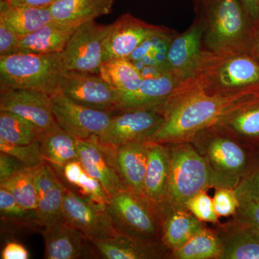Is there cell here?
Returning a JSON list of instances; mask_svg holds the SVG:
<instances>
[{
	"instance_id": "21",
	"label": "cell",
	"mask_w": 259,
	"mask_h": 259,
	"mask_svg": "<svg viewBox=\"0 0 259 259\" xmlns=\"http://www.w3.org/2000/svg\"><path fill=\"white\" fill-rule=\"evenodd\" d=\"M116 163L127 188L139 195L144 194L147 163L146 142L130 143L115 148Z\"/></svg>"
},
{
	"instance_id": "18",
	"label": "cell",
	"mask_w": 259,
	"mask_h": 259,
	"mask_svg": "<svg viewBox=\"0 0 259 259\" xmlns=\"http://www.w3.org/2000/svg\"><path fill=\"white\" fill-rule=\"evenodd\" d=\"M182 81L183 80L171 72L144 79L142 85L136 91L120 95L115 113L137 109L159 110Z\"/></svg>"
},
{
	"instance_id": "25",
	"label": "cell",
	"mask_w": 259,
	"mask_h": 259,
	"mask_svg": "<svg viewBox=\"0 0 259 259\" xmlns=\"http://www.w3.org/2000/svg\"><path fill=\"white\" fill-rule=\"evenodd\" d=\"M113 4L114 0H59L49 9L58 23L77 26L109 14Z\"/></svg>"
},
{
	"instance_id": "44",
	"label": "cell",
	"mask_w": 259,
	"mask_h": 259,
	"mask_svg": "<svg viewBox=\"0 0 259 259\" xmlns=\"http://www.w3.org/2000/svg\"><path fill=\"white\" fill-rule=\"evenodd\" d=\"M30 254L28 249L16 241H9L2 250V259H28Z\"/></svg>"
},
{
	"instance_id": "4",
	"label": "cell",
	"mask_w": 259,
	"mask_h": 259,
	"mask_svg": "<svg viewBox=\"0 0 259 259\" xmlns=\"http://www.w3.org/2000/svg\"><path fill=\"white\" fill-rule=\"evenodd\" d=\"M171 146L169 148V177L163 204L185 207L191 198L205 192L209 187L229 188L212 169L203 155L192 145L180 142Z\"/></svg>"
},
{
	"instance_id": "20",
	"label": "cell",
	"mask_w": 259,
	"mask_h": 259,
	"mask_svg": "<svg viewBox=\"0 0 259 259\" xmlns=\"http://www.w3.org/2000/svg\"><path fill=\"white\" fill-rule=\"evenodd\" d=\"M44 258L74 259L82 253L87 239L81 232L66 221L44 227Z\"/></svg>"
},
{
	"instance_id": "27",
	"label": "cell",
	"mask_w": 259,
	"mask_h": 259,
	"mask_svg": "<svg viewBox=\"0 0 259 259\" xmlns=\"http://www.w3.org/2000/svg\"><path fill=\"white\" fill-rule=\"evenodd\" d=\"M161 217V231L165 244L174 250L185 244L197 232L203 228L202 221L192 214L186 211L185 207H171Z\"/></svg>"
},
{
	"instance_id": "19",
	"label": "cell",
	"mask_w": 259,
	"mask_h": 259,
	"mask_svg": "<svg viewBox=\"0 0 259 259\" xmlns=\"http://www.w3.org/2000/svg\"><path fill=\"white\" fill-rule=\"evenodd\" d=\"M147 163L144 194L153 203L161 205L166 199L170 171L169 148L165 144L146 141Z\"/></svg>"
},
{
	"instance_id": "29",
	"label": "cell",
	"mask_w": 259,
	"mask_h": 259,
	"mask_svg": "<svg viewBox=\"0 0 259 259\" xmlns=\"http://www.w3.org/2000/svg\"><path fill=\"white\" fill-rule=\"evenodd\" d=\"M216 125L250 146H258L259 97L227 115Z\"/></svg>"
},
{
	"instance_id": "43",
	"label": "cell",
	"mask_w": 259,
	"mask_h": 259,
	"mask_svg": "<svg viewBox=\"0 0 259 259\" xmlns=\"http://www.w3.org/2000/svg\"><path fill=\"white\" fill-rule=\"evenodd\" d=\"M243 180L247 187L259 197V146L255 148L251 166L248 175Z\"/></svg>"
},
{
	"instance_id": "46",
	"label": "cell",
	"mask_w": 259,
	"mask_h": 259,
	"mask_svg": "<svg viewBox=\"0 0 259 259\" xmlns=\"http://www.w3.org/2000/svg\"><path fill=\"white\" fill-rule=\"evenodd\" d=\"M253 24L259 21V0H240Z\"/></svg>"
},
{
	"instance_id": "14",
	"label": "cell",
	"mask_w": 259,
	"mask_h": 259,
	"mask_svg": "<svg viewBox=\"0 0 259 259\" xmlns=\"http://www.w3.org/2000/svg\"><path fill=\"white\" fill-rule=\"evenodd\" d=\"M0 110L20 115L42 131L57 124L53 112L51 96L37 90L0 88Z\"/></svg>"
},
{
	"instance_id": "45",
	"label": "cell",
	"mask_w": 259,
	"mask_h": 259,
	"mask_svg": "<svg viewBox=\"0 0 259 259\" xmlns=\"http://www.w3.org/2000/svg\"><path fill=\"white\" fill-rule=\"evenodd\" d=\"M10 4L18 6H28L32 8L49 9L59 0H5Z\"/></svg>"
},
{
	"instance_id": "24",
	"label": "cell",
	"mask_w": 259,
	"mask_h": 259,
	"mask_svg": "<svg viewBox=\"0 0 259 259\" xmlns=\"http://www.w3.org/2000/svg\"><path fill=\"white\" fill-rule=\"evenodd\" d=\"M54 168L61 182L69 190L83 198L107 207L110 202V194L107 193L100 181L84 171L79 159L73 160L62 167Z\"/></svg>"
},
{
	"instance_id": "36",
	"label": "cell",
	"mask_w": 259,
	"mask_h": 259,
	"mask_svg": "<svg viewBox=\"0 0 259 259\" xmlns=\"http://www.w3.org/2000/svg\"><path fill=\"white\" fill-rule=\"evenodd\" d=\"M238 207L236 222L241 223L253 230L259 235V197L253 193L242 180L236 189Z\"/></svg>"
},
{
	"instance_id": "38",
	"label": "cell",
	"mask_w": 259,
	"mask_h": 259,
	"mask_svg": "<svg viewBox=\"0 0 259 259\" xmlns=\"http://www.w3.org/2000/svg\"><path fill=\"white\" fill-rule=\"evenodd\" d=\"M0 212L2 218L32 221L37 224L36 211L25 209L15 200L9 191L0 187Z\"/></svg>"
},
{
	"instance_id": "15",
	"label": "cell",
	"mask_w": 259,
	"mask_h": 259,
	"mask_svg": "<svg viewBox=\"0 0 259 259\" xmlns=\"http://www.w3.org/2000/svg\"><path fill=\"white\" fill-rule=\"evenodd\" d=\"M161 25H154L127 13L111 24L103 44L104 62L112 59H127L133 52Z\"/></svg>"
},
{
	"instance_id": "37",
	"label": "cell",
	"mask_w": 259,
	"mask_h": 259,
	"mask_svg": "<svg viewBox=\"0 0 259 259\" xmlns=\"http://www.w3.org/2000/svg\"><path fill=\"white\" fill-rule=\"evenodd\" d=\"M0 151L18 158L26 166H37L46 161L39 141L28 145H17L0 139Z\"/></svg>"
},
{
	"instance_id": "34",
	"label": "cell",
	"mask_w": 259,
	"mask_h": 259,
	"mask_svg": "<svg viewBox=\"0 0 259 259\" xmlns=\"http://www.w3.org/2000/svg\"><path fill=\"white\" fill-rule=\"evenodd\" d=\"M40 165L25 167L8 180L0 182V187L9 191L20 205L30 210L36 211L37 209L35 177Z\"/></svg>"
},
{
	"instance_id": "22",
	"label": "cell",
	"mask_w": 259,
	"mask_h": 259,
	"mask_svg": "<svg viewBox=\"0 0 259 259\" xmlns=\"http://www.w3.org/2000/svg\"><path fill=\"white\" fill-rule=\"evenodd\" d=\"M91 242L104 258L151 259L163 255L158 243L140 241L120 233L111 238Z\"/></svg>"
},
{
	"instance_id": "30",
	"label": "cell",
	"mask_w": 259,
	"mask_h": 259,
	"mask_svg": "<svg viewBox=\"0 0 259 259\" xmlns=\"http://www.w3.org/2000/svg\"><path fill=\"white\" fill-rule=\"evenodd\" d=\"M100 74L119 95L134 93L144 80L137 68L125 59L105 61L100 68Z\"/></svg>"
},
{
	"instance_id": "6",
	"label": "cell",
	"mask_w": 259,
	"mask_h": 259,
	"mask_svg": "<svg viewBox=\"0 0 259 259\" xmlns=\"http://www.w3.org/2000/svg\"><path fill=\"white\" fill-rule=\"evenodd\" d=\"M107 212L117 232L148 243H158L161 228V206L129 190L110 197Z\"/></svg>"
},
{
	"instance_id": "35",
	"label": "cell",
	"mask_w": 259,
	"mask_h": 259,
	"mask_svg": "<svg viewBox=\"0 0 259 259\" xmlns=\"http://www.w3.org/2000/svg\"><path fill=\"white\" fill-rule=\"evenodd\" d=\"M66 187L61 180L37 200V225L46 227L65 221L63 202Z\"/></svg>"
},
{
	"instance_id": "31",
	"label": "cell",
	"mask_w": 259,
	"mask_h": 259,
	"mask_svg": "<svg viewBox=\"0 0 259 259\" xmlns=\"http://www.w3.org/2000/svg\"><path fill=\"white\" fill-rule=\"evenodd\" d=\"M221 241L220 258L259 259V235L244 225L236 222V231Z\"/></svg>"
},
{
	"instance_id": "48",
	"label": "cell",
	"mask_w": 259,
	"mask_h": 259,
	"mask_svg": "<svg viewBox=\"0 0 259 259\" xmlns=\"http://www.w3.org/2000/svg\"><path fill=\"white\" fill-rule=\"evenodd\" d=\"M259 22V21H258Z\"/></svg>"
},
{
	"instance_id": "7",
	"label": "cell",
	"mask_w": 259,
	"mask_h": 259,
	"mask_svg": "<svg viewBox=\"0 0 259 259\" xmlns=\"http://www.w3.org/2000/svg\"><path fill=\"white\" fill-rule=\"evenodd\" d=\"M195 137L206 146L204 157L229 188L238 186L248 175L255 148L249 152L218 125L203 130Z\"/></svg>"
},
{
	"instance_id": "3",
	"label": "cell",
	"mask_w": 259,
	"mask_h": 259,
	"mask_svg": "<svg viewBox=\"0 0 259 259\" xmlns=\"http://www.w3.org/2000/svg\"><path fill=\"white\" fill-rule=\"evenodd\" d=\"M193 78L209 95L259 93V61L248 52H202Z\"/></svg>"
},
{
	"instance_id": "10",
	"label": "cell",
	"mask_w": 259,
	"mask_h": 259,
	"mask_svg": "<svg viewBox=\"0 0 259 259\" xmlns=\"http://www.w3.org/2000/svg\"><path fill=\"white\" fill-rule=\"evenodd\" d=\"M63 214L65 221L81 232L88 241L106 239L119 233L106 207L83 198L66 187Z\"/></svg>"
},
{
	"instance_id": "2",
	"label": "cell",
	"mask_w": 259,
	"mask_h": 259,
	"mask_svg": "<svg viewBox=\"0 0 259 259\" xmlns=\"http://www.w3.org/2000/svg\"><path fill=\"white\" fill-rule=\"evenodd\" d=\"M203 51L248 52L253 24L240 0H194Z\"/></svg>"
},
{
	"instance_id": "33",
	"label": "cell",
	"mask_w": 259,
	"mask_h": 259,
	"mask_svg": "<svg viewBox=\"0 0 259 259\" xmlns=\"http://www.w3.org/2000/svg\"><path fill=\"white\" fill-rule=\"evenodd\" d=\"M42 131L31 122L11 112L0 110V139L28 145L40 139Z\"/></svg>"
},
{
	"instance_id": "32",
	"label": "cell",
	"mask_w": 259,
	"mask_h": 259,
	"mask_svg": "<svg viewBox=\"0 0 259 259\" xmlns=\"http://www.w3.org/2000/svg\"><path fill=\"white\" fill-rule=\"evenodd\" d=\"M222 251L221 238L203 228L185 244L174 250V255L179 259L220 258Z\"/></svg>"
},
{
	"instance_id": "8",
	"label": "cell",
	"mask_w": 259,
	"mask_h": 259,
	"mask_svg": "<svg viewBox=\"0 0 259 259\" xmlns=\"http://www.w3.org/2000/svg\"><path fill=\"white\" fill-rule=\"evenodd\" d=\"M111 28L95 20L79 24L61 53L68 71L100 74L104 62L103 44Z\"/></svg>"
},
{
	"instance_id": "41",
	"label": "cell",
	"mask_w": 259,
	"mask_h": 259,
	"mask_svg": "<svg viewBox=\"0 0 259 259\" xmlns=\"http://www.w3.org/2000/svg\"><path fill=\"white\" fill-rule=\"evenodd\" d=\"M21 36L0 23V56L20 54Z\"/></svg>"
},
{
	"instance_id": "16",
	"label": "cell",
	"mask_w": 259,
	"mask_h": 259,
	"mask_svg": "<svg viewBox=\"0 0 259 259\" xmlns=\"http://www.w3.org/2000/svg\"><path fill=\"white\" fill-rule=\"evenodd\" d=\"M202 25L194 19L190 28L174 35L168 51V69L183 81L193 77L203 52Z\"/></svg>"
},
{
	"instance_id": "17",
	"label": "cell",
	"mask_w": 259,
	"mask_h": 259,
	"mask_svg": "<svg viewBox=\"0 0 259 259\" xmlns=\"http://www.w3.org/2000/svg\"><path fill=\"white\" fill-rule=\"evenodd\" d=\"M177 32L163 26L147 37L126 60L137 68L144 79L170 72L167 56L170 42Z\"/></svg>"
},
{
	"instance_id": "9",
	"label": "cell",
	"mask_w": 259,
	"mask_h": 259,
	"mask_svg": "<svg viewBox=\"0 0 259 259\" xmlns=\"http://www.w3.org/2000/svg\"><path fill=\"white\" fill-rule=\"evenodd\" d=\"M156 108L137 109L113 114L106 128L97 136L101 144L117 148L134 142H146L164 122Z\"/></svg>"
},
{
	"instance_id": "23",
	"label": "cell",
	"mask_w": 259,
	"mask_h": 259,
	"mask_svg": "<svg viewBox=\"0 0 259 259\" xmlns=\"http://www.w3.org/2000/svg\"><path fill=\"white\" fill-rule=\"evenodd\" d=\"M55 20L47 23L36 31L21 37L20 53L48 54L61 53L76 30Z\"/></svg>"
},
{
	"instance_id": "47",
	"label": "cell",
	"mask_w": 259,
	"mask_h": 259,
	"mask_svg": "<svg viewBox=\"0 0 259 259\" xmlns=\"http://www.w3.org/2000/svg\"><path fill=\"white\" fill-rule=\"evenodd\" d=\"M248 53L259 61V22L253 25Z\"/></svg>"
},
{
	"instance_id": "42",
	"label": "cell",
	"mask_w": 259,
	"mask_h": 259,
	"mask_svg": "<svg viewBox=\"0 0 259 259\" xmlns=\"http://www.w3.org/2000/svg\"><path fill=\"white\" fill-rule=\"evenodd\" d=\"M25 167L26 166L18 158L5 153H0V182L8 180Z\"/></svg>"
},
{
	"instance_id": "40",
	"label": "cell",
	"mask_w": 259,
	"mask_h": 259,
	"mask_svg": "<svg viewBox=\"0 0 259 259\" xmlns=\"http://www.w3.org/2000/svg\"><path fill=\"white\" fill-rule=\"evenodd\" d=\"M212 199L218 216L227 217L236 214L239 203L235 190L226 187L218 188Z\"/></svg>"
},
{
	"instance_id": "13",
	"label": "cell",
	"mask_w": 259,
	"mask_h": 259,
	"mask_svg": "<svg viewBox=\"0 0 259 259\" xmlns=\"http://www.w3.org/2000/svg\"><path fill=\"white\" fill-rule=\"evenodd\" d=\"M79 161L84 171L100 181L110 197L128 190L121 178L115 158V148L101 144L97 136L78 140Z\"/></svg>"
},
{
	"instance_id": "11",
	"label": "cell",
	"mask_w": 259,
	"mask_h": 259,
	"mask_svg": "<svg viewBox=\"0 0 259 259\" xmlns=\"http://www.w3.org/2000/svg\"><path fill=\"white\" fill-rule=\"evenodd\" d=\"M65 96L82 106L115 113L118 92L112 88L100 74L67 71L60 85Z\"/></svg>"
},
{
	"instance_id": "39",
	"label": "cell",
	"mask_w": 259,
	"mask_h": 259,
	"mask_svg": "<svg viewBox=\"0 0 259 259\" xmlns=\"http://www.w3.org/2000/svg\"><path fill=\"white\" fill-rule=\"evenodd\" d=\"M185 208L202 222L218 221V215L214 209L213 199L205 192H201L191 198L186 204Z\"/></svg>"
},
{
	"instance_id": "12",
	"label": "cell",
	"mask_w": 259,
	"mask_h": 259,
	"mask_svg": "<svg viewBox=\"0 0 259 259\" xmlns=\"http://www.w3.org/2000/svg\"><path fill=\"white\" fill-rule=\"evenodd\" d=\"M56 123L78 140L98 136L111 120L112 114L82 106L65 96L60 90L51 96Z\"/></svg>"
},
{
	"instance_id": "5",
	"label": "cell",
	"mask_w": 259,
	"mask_h": 259,
	"mask_svg": "<svg viewBox=\"0 0 259 259\" xmlns=\"http://www.w3.org/2000/svg\"><path fill=\"white\" fill-rule=\"evenodd\" d=\"M68 70L61 53L0 56V88L28 89L52 96Z\"/></svg>"
},
{
	"instance_id": "1",
	"label": "cell",
	"mask_w": 259,
	"mask_h": 259,
	"mask_svg": "<svg viewBox=\"0 0 259 259\" xmlns=\"http://www.w3.org/2000/svg\"><path fill=\"white\" fill-rule=\"evenodd\" d=\"M259 97V93L209 95L193 77L182 81L159 109L165 120L148 141L161 144L186 142L201 131L216 125L240 107Z\"/></svg>"
},
{
	"instance_id": "28",
	"label": "cell",
	"mask_w": 259,
	"mask_h": 259,
	"mask_svg": "<svg viewBox=\"0 0 259 259\" xmlns=\"http://www.w3.org/2000/svg\"><path fill=\"white\" fill-rule=\"evenodd\" d=\"M39 143L42 156L54 168L62 167L68 162L79 158L78 139L67 134L58 124L42 131Z\"/></svg>"
},
{
	"instance_id": "26",
	"label": "cell",
	"mask_w": 259,
	"mask_h": 259,
	"mask_svg": "<svg viewBox=\"0 0 259 259\" xmlns=\"http://www.w3.org/2000/svg\"><path fill=\"white\" fill-rule=\"evenodd\" d=\"M54 20L50 10L18 6L0 0V23L23 37Z\"/></svg>"
}]
</instances>
